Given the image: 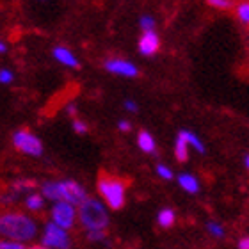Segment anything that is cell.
<instances>
[{
	"label": "cell",
	"instance_id": "obj_1",
	"mask_svg": "<svg viewBox=\"0 0 249 249\" xmlns=\"http://www.w3.org/2000/svg\"><path fill=\"white\" fill-rule=\"evenodd\" d=\"M39 235V224L31 213L20 210L0 212V239L15 240L20 244H31Z\"/></svg>",
	"mask_w": 249,
	"mask_h": 249
},
{
	"label": "cell",
	"instance_id": "obj_2",
	"mask_svg": "<svg viewBox=\"0 0 249 249\" xmlns=\"http://www.w3.org/2000/svg\"><path fill=\"white\" fill-rule=\"evenodd\" d=\"M39 192L47 201H66L78 207L88 199V191L75 180H48L41 183Z\"/></svg>",
	"mask_w": 249,
	"mask_h": 249
},
{
	"label": "cell",
	"instance_id": "obj_3",
	"mask_svg": "<svg viewBox=\"0 0 249 249\" xmlns=\"http://www.w3.org/2000/svg\"><path fill=\"white\" fill-rule=\"evenodd\" d=\"M77 219L86 231H96V230L107 231L110 224L109 213H107L104 201L91 196L77 207Z\"/></svg>",
	"mask_w": 249,
	"mask_h": 249
},
{
	"label": "cell",
	"instance_id": "obj_4",
	"mask_svg": "<svg viewBox=\"0 0 249 249\" xmlns=\"http://www.w3.org/2000/svg\"><path fill=\"white\" fill-rule=\"evenodd\" d=\"M96 189H98V194L104 205H107L110 210H121L124 207V203H126V183L120 177L102 173L98 177V182H96Z\"/></svg>",
	"mask_w": 249,
	"mask_h": 249
},
{
	"label": "cell",
	"instance_id": "obj_5",
	"mask_svg": "<svg viewBox=\"0 0 249 249\" xmlns=\"http://www.w3.org/2000/svg\"><path fill=\"white\" fill-rule=\"evenodd\" d=\"M39 244H43L48 249H70L71 248V235L68 230L59 228L57 224L53 223H45L39 233Z\"/></svg>",
	"mask_w": 249,
	"mask_h": 249
},
{
	"label": "cell",
	"instance_id": "obj_6",
	"mask_svg": "<svg viewBox=\"0 0 249 249\" xmlns=\"http://www.w3.org/2000/svg\"><path fill=\"white\" fill-rule=\"evenodd\" d=\"M13 146L27 157H41L43 151H45L43 141L34 132L27 128L16 130L15 134H13Z\"/></svg>",
	"mask_w": 249,
	"mask_h": 249
},
{
	"label": "cell",
	"instance_id": "obj_7",
	"mask_svg": "<svg viewBox=\"0 0 249 249\" xmlns=\"http://www.w3.org/2000/svg\"><path fill=\"white\" fill-rule=\"evenodd\" d=\"M50 223L57 224L62 230H73L78 223L77 219V207L66 201H55L50 207Z\"/></svg>",
	"mask_w": 249,
	"mask_h": 249
},
{
	"label": "cell",
	"instance_id": "obj_8",
	"mask_svg": "<svg viewBox=\"0 0 249 249\" xmlns=\"http://www.w3.org/2000/svg\"><path fill=\"white\" fill-rule=\"evenodd\" d=\"M105 70L109 73H114V75L126 78H134L139 75L137 66L134 62L126 61V59H109V61H105Z\"/></svg>",
	"mask_w": 249,
	"mask_h": 249
},
{
	"label": "cell",
	"instance_id": "obj_9",
	"mask_svg": "<svg viewBox=\"0 0 249 249\" xmlns=\"http://www.w3.org/2000/svg\"><path fill=\"white\" fill-rule=\"evenodd\" d=\"M139 52L144 55V57H151V55H155L159 52V48H160V36L157 34L155 31H148V32H142L139 37Z\"/></svg>",
	"mask_w": 249,
	"mask_h": 249
},
{
	"label": "cell",
	"instance_id": "obj_10",
	"mask_svg": "<svg viewBox=\"0 0 249 249\" xmlns=\"http://www.w3.org/2000/svg\"><path fill=\"white\" fill-rule=\"evenodd\" d=\"M52 55L59 64L70 68V70H77V68H80V61H78L77 55H75L68 47H55L52 50Z\"/></svg>",
	"mask_w": 249,
	"mask_h": 249
},
{
	"label": "cell",
	"instance_id": "obj_11",
	"mask_svg": "<svg viewBox=\"0 0 249 249\" xmlns=\"http://www.w3.org/2000/svg\"><path fill=\"white\" fill-rule=\"evenodd\" d=\"M45 205H47V199L43 197L41 192L32 191L23 197V207H25L27 212H31V213L43 212V210H45Z\"/></svg>",
	"mask_w": 249,
	"mask_h": 249
},
{
	"label": "cell",
	"instance_id": "obj_12",
	"mask_svg": "<svg viewBox=\"0 0 249 249\" xmlns=\"http://www.w3.org/2000/svg\"><path fill=\"white\" fill-rule=\"evenodd\" d=\"M137 146H139L141 151H144L148 155L157 151V142L148 130H141L139 134H137Z\"/></svg>",
	"mask_w": 249,
	"mask_h": 249
},
{
	"label": "cell",
	"instance_id": "obj_13",
	"mask_svg": "<svg viewBox=\"0 0 249 249\" xmlns=\"http://www.w3.org/2000/svg\"><path fill=\"white\" fill-rule=\"evenodd\" d=\"M178 185L182 187L183 191L189 192V194H196L199 192V182H197V178L191 173H182V175H178Z\"/></svg>",
	"mask_w": 249,
	"mask_h": 249
},
{
	"label": "cell",
	"instance_id": "obj_14",
	"mask_svg": "<svg viewBox=\"0 0 249 249\" xmlns=\"http://www.w3.org/2000/svg\"><path fill=\"white\" fill-rule=\"evenodd\" d=\"M175 157H177L178 162L189 160V142L182 135V132H178L177 141H175Z\"/></svg>",
	"mask_w": 249,
	"mask_h": 249
},
{
	"label": "cell",
	"instance_id": "obj_15",
	"mask_svg": "<svg viewBox=\"0 0 249 249\" xmlns=\"http://www.w3.org/2000/svg\"><path fill=\"white\" fill-rule=\"evenodd\" d=\"M157 223L164 230L171 228L173 224L177 223V213H175V210L173 208H162L160 212L157 213Z\"/></svg>",
	"mask_w": 249,
	"mask_h": 249
},
{
	"label": "cell",
	"instance_id": "obj_16",
	"mask_svg": "<svg viewBox=\"0 0 249 249\" xmlns=\"http://www.w3.org/2000/svg\"><path fill=\"white\" fill-rule=\"evenodd\" d=\"M180 132H182V135L187 139L189 146H192L197 153H201L203 155V153L207 151V148H205V144H203V141L199 139V135H196L194 132H191V130H180Z\"/></svg>",
	"mask_w": 249,
	"mask_h": 249
},
{
	"label": "cell",
	"instance_id": "obj_17",
	"mask_svg": "<svg viewBox=\"0 0 249 249\" xmlns=\"http://www.w3.org/2000/svg\"><path fill=\"white\" fill-rule=\"evenodd\" d=\"M235 16H237V20L240 23H244V25H249V0H242L237 4L235 7Z\"/></svg>",
	"mask_w": 249,
	"mask_h": 249
},
{
	"label": "cell",
	"instance_id": "obj_18",
	"mask_svg": "<svg viewBox=\"0 0 249 249\" xmlns=\"http://www.w3.org/2000/svg\"><path fill=\"white\" fill-rule=\"evenodd\" d=\"M207 231L212 235V237H215V239H223L224 237V228L219 223H215V221L207 223Z\"/></svg>",
	"mask_w": 249,
	"mask_h": 249
},
{
	"label": "cell",
	"instance_id": "obj_19",
	"mask_svg": "<svg viewBox=\"0 0 249 249\" xmlns=\"http://www.w3.org/2000/svg\"><path fill=\"white\" fill-rule=\"evenodd\" d=\"M139 27L142 32H148V31H155V20H153V16H141L139 18Z\"/></svg>",
	"mask_w": 249,
	"mask_h": 249
},
{
	"label": "cell",
	"instance_id": "obj_20",
	"mask_svg": "<svg viewBox=\"0 0 249 249\" xmlns=\"http://www.w3.org/2000/svg\"><path fill=\"white\" fill-rule=\"evenodd\" d=\"M15 82V73L9 68H0V84L2 86H9Z\"/></svg>",
	"mask_w": 249,
	"mask_h": 249
},
{
	"label": "cell",
	"instance_id": "obj_21",
	"mask_svg": "<svg viewBox=\"0 0 249 249\" xmlns=\"http://www.w3.org/2000/svg\"><path fill=\"white\" fill-rule=\"evenodd\" d=\"M71 126H73V132H75V134H78V135L88 134V123H86L84 120H80V118H73Z\"/></svg>",
	"mask_w": 249,
	"mask_h": 249
},
{
	"label": "cell",
	"instance_id": "obj_22",
	"mask_svg": "<svg viewBox=\"0 0 249 249\" xmlns=\"http://www.w3.org/2000/svg\"><path fill=\"white\" fill-rule=\"evenodd\" d=\"M155 171H157V175L162 178V180H173V171H171V167H167V166H164V164H159V166L155 167Z\"/></svg>",
	"mask_w": 249,
	"mask_h": 249
},
{
	"label": "cell",
	"instance_id": "obj_23",
	"mask_svg": "<svg viewBox=\"0 0 249 249\" xmlns=\"http://www.w3.org/2000/svg\"><path fill=\"white\" fill-rule=\"evenodd\" d=\"M86 237H88L89 242H102L107 237V231H102V230H96V231H86Z\"/></svg>",
	"mask_w": 249,
	"mask_h": 249
},
{
	"label": "cell",
	"instance_id": "obj_24",
	"mask_svg": "<svg viewBox=\"0 0 249 249\" xmlns=\"http://www.w3.org/2000/svg\"><path fill=\"white\" fill-rule=\"evenodd\" d=\"M208 5H212L213 9H230L231 7V0H207Z\"/></svg>",
	"mask_w": 249,
	"mask_h": 249
},
{
	"label": "cell",
	"instance_id": "obj_25",
	"mask_svg": "<svg viewBox=\"0 0 249 249\" xmlns=\"http://www.w3.org/2000/svg\"><path fill=\"white\" fill-rule=\"evenodd\" d=\"M0 249H25V244H20L15 240L0 239Z\"/></svg>",
	"mask_w": 249,
	"mask_h": 249
},
{
	"label": "cell",
	"instance_id": "obj_26",
	"mask_svg": "<svg viewBox=\"0 0 249 249\" xmlns=\"http://www.w3.org/2000/svg\"><path fill=\"white\" fill-rule=\"evenodd\" d=\"M124 109L128 110V112H137V110H139V105L135 104L134 100H124Z\"/></svg>",
	"mask_w": 249,
	"mask_h": 249
},
{
	"label": "cell",
	"instance_id": "obj_27",
	"mask_svg": "<svg viewBox=\"0 0 249 249\" xmlns=\"http://www.w3.org/2000/svg\"><path fill=\"white\" fill-rule=\"evenodd\" d=\"M118 128H120V132H130L132 130V123L128 120H120L118 121Z\"/></svg>",
	"mask_w": 249,
	"mask_h": 249
},
{
	"label": "cell",
	"instance_id": "obj_28",
	"mask_svg": "<svg viewBox=\"0 0 249 249\" xmlns=\"http://www.w3.org/2000/svg\"><path fill=\"white\" fill-rule=\"evenodd\" d=\"M66 112L71 116V118H77V105H75V104H68L66 105Z\"/></svg>",
	"mask_w": 249,
	"mask_h": 249
},
{
	"label": "cell",
	"instance_id": "obj_29",
	"mask_svg": "<svg viewBox=\"0 0 249 249\" xmlns=\"http://www.w3.org/2000/svg\"><path fill=\"white\" fill-rule=\"evenodd\" d=\"M237 248L239 249H249V237H242V239L239 240Z\"/></svg>",
	"mask_w": 249,
	"mask_h": 249
},
{
	"label": "cell",
	"instance_id": "obj_30",
	"mask_svg": "<svg viewBox=\"0 0 249 249\" xmlns=\"http://www.w3.org/2000/svg\"><path fill=\"white\" fill-rule=\"evenodd\" d=\"M25 249H48V248H45L43 244H27Z\"/></svg>",
	"mask_w": 249,
	"mask_h": 249
},
{
	"label": "cell",
	"instance_id": "obj_31",
	"mask_svg": "<svg viewBox=\"0 0 249 249\" xmlns=\"http://www.w3.org/2000/svg\"><path fill=\"white\" fill-rule=\"evenodd\" d=\"M5 52H7V43H5L4 39H0V55Z\"/></svg>",
	"mask_w": 249,
	"mask_h": 249
},
{
	"label": "cell",
	"instance_id": "obj_32",
	"mask_svg": "<svg viewBox=\"0 0 249 249\" xmlns=\"http://www.w3.org/2000/svg\"><path fill=\"white\" fill-rule=\"evenodd\" d=\"M244 164H246V167H248V169H249V155L244 159Z\"/></svg>",
	"mask_w": 249,
	"mask_h": 249
},
{
	"label": "cell",
	"instance_id": "obj_33",
	"mask_svg": "<svg viewBox=\"0 0 249 249\" xmlns=\"http://www.w3.org/2000/svg\"><path fill=\"white\" fill-rule=\"evenodd\" d=\"M39 2H45V0H39Z\"/></svg>",
	"mask_w": 249,
	"mask_h": 249
}]
</instances>
